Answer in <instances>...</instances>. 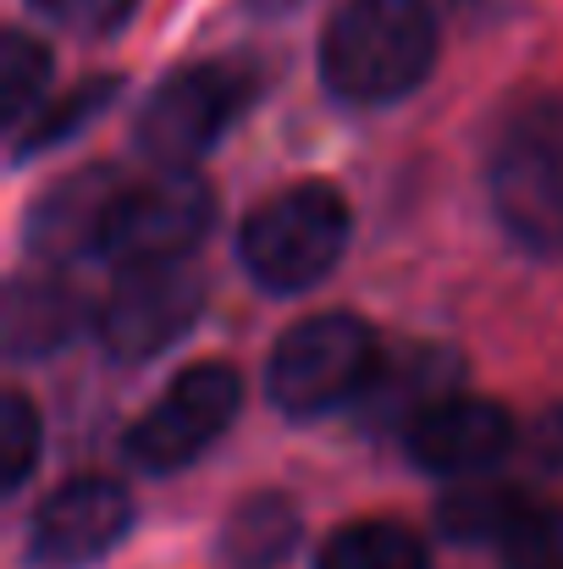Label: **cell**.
Masks as SVG:
<instances>
[{"instance_id":"1","label":"cell","mask_w":563,"mask_h":569,"mask_svg":"<svg viewBox=\"0 0 563 569\" xmlns=\"http://www.w3.org/2000/svg\"><path fill=\"white\" fill-rule=\"evenodd\" d=\"M436 44L431 0H349L321 28V83L343 106H392L431 78Z\"/></svg>"},{"instance_id":"2","label":"cell","mask_w":563,"mask_h":569,"mask_svg":"<svg viewBox=\"0 0 563 569\" xmlns=\"http://www.w3.org/2000/svg\"><path fill=\"white\" fill-rule=\"evenodd\" d=\"M349 204L332 183H293L243 221L238 260L254 277V288L293 299L326 282V271L349 249Z\"/></svg>"},{"instance_id":"3","label":"cell","mask_w":563,"mask_h":569,"mask_svg":"<svg viewBox=\"0 0 563 569\" xmlns=\"http://www.w3.org/2000/svg\"><path fill=\"white\" fill-rule=\"evenodd\" d=\"M486 193L520 249L563 254V100H531L503 128Z\"/></svg>"},{"instance_id":"4","label":"cell","mask_w":563,"mask_h":569,"mask_svg":"<svg viewBox=\"0 0 563 569\" xmlns=\"http://www.w3.org/2000/svg\"><path fill=\"white\" fill-rule=\"evenodd\" d=\"M375 366H381V349H375L371 321L349 310H326L277 338L265 360V392L282 415H326V409L360 403Z\"/></svg>"},{"instance_id":"5","label":"cell","mask_w":563,"mask_h":569,"mask_svg":"<svg viewBox=\"0 0 563 569\" xmlns=\"http://www.w3.org/2000/svg\"><path fill=\"white\" fill-rule=\"evenodd\" d=\"M260 94V78L249 61H199L172 72L139 111V150L155 167H193L204 150H215L232 122Z\"/></svg>"},{"instance_id":"6","label":"cell","mask_w":563,"mask_h":569,"mask_svg":"<svg viewBox=\"0 0 563 569\" xmlns=\"http://www.w3.org/2000/svg\"><path fill=\"white\" fill-rule=\"evenodd\" d=\"M243 409V381L221 360H199L178 371V381L128 426L122 437V459L144 476H172L188 470L210 442L227 437V426Z\"/></svg>"},{"instance_id":"7","label":"cell","mask_w":563,"mask_h":569,"mask_svg":"<svg viewBox=\"0 0 563 569\" xmlns=\"http://www.w3.org/2000/svg\"><path fill=\"white\" fill-rule=\"evenodd\" d=\"M215 221L210 183L193 167H155L144 183H128L111 221H105V254L117 271L139 266H183L204 243Z\"/></svg>"},{"instance_id":"8","label":"cell","mask_w":563,"mask_h":569,"mask_svg":"<svg viewBox=\"0 0 563 569\" xmlns=\"http://www.w3.org/2000/svg\"><path fill=\"white\" fill-rule=\"evenodd\" d=\"M133 531V498L111 476L61 481L28 520V565L89 569Z\"/></svg>"},{"instance_id":"9","label":"cell","mask_w":563,"mask_h":569,"mask_svg":"<svg viewBox=\"0 0 563 569\" xmlns=\"http://www.w3.org/2000/svg\"><path fill=\"white\" fill-rule=\"evenodd\" d=\"M204 310V288L183 266H139L117 271V288L100 299V343L117 360H155L167 355Z\"/></svg>"},{"instance_id":"10","label":"cell","mask_w":563,"mask_h":569,"mask_svg":"<svg viewBox=\"0 0 563 569\" xmlns=\"http://www.w3.org/2000/svg\"><path fill=\"white\" fill-rule=\"evenodd\" d=\"M514 448V415L492 398L475 392H442L436 403H425L409 426H403V453L414 470L442 476V481H464L481 470H497Z\"/></svg>"},{"instance_id":"11","label":"cell","mask_w":563,"mask_h":569,"mask_svg":"<svg viewBox=\"0 0 563 569\" xmlns=\"http://www.w3.org/2000/svg\"><path fill=\"white\" fill-rule=\"evenodd\" d=\"M122 189H128V178L117 167H83L39 193L28 210V227H22L33 266H78L89 254H105V221H111Z\"/></svg>"},{"instance_id":"12","label":"cell","mask_w":563,"mask_h":569,"mask_svg":"<svg viewBox=\"0 0 563 569\" xmlns=\"http://www.w3.org/2000/svg\"><path fill=\"white\" fill-rule=\"evenodd\" d=\"M78 327H83V299L61 277V266H33V271L11 277V288H6V349L17 360L56 355L61 343L78 338Z\"/></svg>"},{"instance_id":"13","label":"cell","mask_w":563,"mask_h":569,"mask_svg":"<svg viewBox=\"0 0 563 569\" xmlns=\"http://www.w3.org/2000/svg\"><path fill=\"white\" fill-rule=\"evenodd\" d=\"M459 387V355L453 349H436V343H414V349H403L398 360H381L375 366L371 387L360 392V415H365V426H392V431H403L425 403H436L442 392H453Z\"/></svg>"},{"instance_id":"14","label":"cell","mask_w":563,"mask_h":569,"mask_svg":"<svg viewBox=\"0 0 563 569\" xmlns=\"http://www.w3.org/2000/svg\"><path fill=\"white\" fill-rule=\"evenodd\" d=\"M531 492L520 481H503L497 470H481V476H464L442 503H436V531L448 542H464V548H481V542H509V531L531 515Z\"/></svg>"},{"instance_id":"15","label":"cell","mask_w":563,"mask_h":569,"mask_svg":"<svg viewBox=\"0 0 563 569\" xmlns=\"http://www.w3.org/2000/svg\"><path fill=\"white\" fill-rule=\"evenodd\" d=\"M299 537H304V526H299L293 498H282V492H254V498H243V503L227 515L215 548H221V565L227 569H282L293 559Z\"/></svg>"},{"instance_id":"16","label":"cell","mask_w":563,"mask_h":569,"mask_svg":"<svg viewBox=\"0 0 563 569\" xmlns=\"http://www.w3.org/2000/svg\"><path fill=\"white\" fill-rule=\"evenodd\" d=\"M315 569H431V553L398 520H354L321 542Z\"/></svg>"},{"instance_id":"17","label":"cell","mask_w":563,"mask_h":569,"mask_svg":"<svg viewBox=\"0 0 563 569\" xmlns=\"http://www.w3.org/2000/svg\"><path fill=\"white\" fill-rule=\"evenodd\" d=\"M117 78H94V83H78L72 94H61V100H50V106H39L33 111V122H22L17 128V161H28V156H39V150H50V144H61V139H72L83 122H94L111 100H117Z\"/></svg>"},{"instance_id":"18","label":"cell","mask_w":563,"mask_h":569,"mask_svg":"<svg viewBox=\"0 0 563 569\" xmlns=\"http://www.w3.org/2000/svg\"><path fill=\"white\" fill-rule=\"evenodd\" d=\"M44 89H50V50L28 28H11L0 50V117L11 128L33 122V111L44 106Z\"/></svg>"},{"instance_id":"19","label":"cell","mask_w":563,"mask_h":569,"mask_svg":"<svg viewBox=\"0 0 563 569\" xmlns=\"http://www.w3.org/2000/svg\"><path fill=\"white\" fill-rule=\"evenodd\" d=\"M509 569H563V503H536L503 542Z\"/></svg>"},{"instance_id":"20","label":"cell","mask_w":563,"mask_h":569,"mask_svg":"<svg viewBox=\"0 0 563 569\" xmlns=\"http://www.w3.org/2000/svg\"><path fill=\"white\" fill-rule=\"evenodd\" d=\"M0 470H6V492H17L28 476H33V459H39V409L28 403V392H6V409H0Z\"/></svg>"},{"instance_id":"21","label":"cell","mask_w":563,"mask_h":569,"mask_svg":"<svg viewBox=\"0 0 563 569\" xmlns=\"http://www.w3.org/2000/svg\"><path fill=\"white\" fill-rule=\"evenodd\" d=\"M39 17L61 22V28H89V33H111L122 22V6L117 0H28Z\"/></svg>"},{"instance_id":"22","label":"cell","mask_w":563,"mask_h":569,"mask_svg":"<svg viewBox=\"0 0 563 569\" xmlns=\"http://www.w3.org/2000/svg\"><path fill=\"white\" fill-rule=\"evenodd\" d=\"M448 11H459V17H470V22H492V17H503V11H514L520 0H442Z\"/></svg>"},{"instance_id":"23","label":"cell","mask_w":563,"mask_h":569,"mask_svg":"<svg viewBox=\"0 0 563 569\" xmlns=\"http://www.w3.org/2000/svg\"><path fill=\"white\" fill-rule=\"evenodd\" d=\"M542 448H547L553 459H563V409L547 420V426H542Z\"/></svg>"},{"instance_id":"24","label":"cell","mask_w":563,"mask_h":569,"mask_svg":"<svg viewBox=\"0 0 563 569\" xmlns=\"http://www.w3.org/2000/svg\"><path fill=\"white\" fill-rule=\"evenodd\" d=\"M249 6H254V11H299L304 0H249Z\"/></svg>"},{"instance_id":"25","label":"cell","mask_w":563,"mask_h":569,"mask_svg":"<svg viewBox=\"0 0 563 569\" xmlns=\"http://www.w3.org/2000/svg\"><path fill=\"white\" fill-rule=\"evenodd\" d=\"M117 6H122V22H128V17L139 11V0H117Z\"/></svg>"}]
</instances>
